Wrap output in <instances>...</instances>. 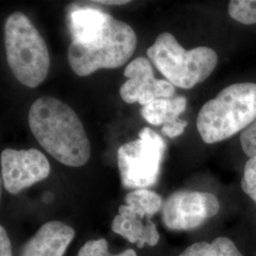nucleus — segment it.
Segmentation results:
<instances>
[{
    "label": "nucleus",
    "instance_id": "obj_2",
    "mask_svg": "<svg viewBox=\"0 0 256 256\" xmlns=\"http://www.w3.org/2000/svg\"><path fill=\"white\" fill-rule=\"evenodd\" d=\"M256 120V84L238 82L225 88L207 102L196 120L206 144H216L245 130Z\"/></svg>",
    "mask_w": 256,
    "mask_h": 256
},
{
    "label": "nucleus",
    "instance_id": "obj_1",
    "mask_svg": "<svg viewBox=\"0 0 256 256\" xmlns=\"http://www.w3.org/2000/svg\"><path fill=\"white\" fill-rule=\"evenodd\" d=\"M28 126L42 148L62 164L80 167L92 155L86 132L78 115L68 104L52 96L32 102Z\"/></svg>",
    "mask_w": 256,
    "mask_h": 256
},
{
    "label": "nucleus",
    "instance_id": "obj_13",
    "mask_svg": "<svg viewBox=\"0 0 256 256\" xmlns=\"http://www.w3.org/2000/svg\"><path fill=\"white\" fill-rule=\"evenodd\" d=\"M187 99L184 96L158 99L142 108V116L152 126L170 124L180 120L186 110Z\"/></svg>",
    "mask_w": 256,
    "mask_h": 256
},
{
    "label": "nucleus",
    "instance_id": "obj_9",
    "mask_svg": "<svg viewBox=\"0 0 256 256\" xmlns=\"http://www.w3.org/2000/svg\"><path fill=\"white\" fill-rule=\"evenodd\" d=\"M124 74L128 80L122 84L120 95L128 104L138 102L146 106L158 99L174 96V86L167 80L156 79L151 61L146 57H138L129 63Z\"/></svg>",
    "mask_w": 256,
    "mask_h": 256
},
{
    "label": "nucleus",
    "instance_id": "obj_23",
    "mask_svg": "<svg viewBox=\"0 0 256 256\" xmlns=\"http://www.w3.org/2000/svg\"><path fill=\"white\" fill-rule=\"evenodd\" d=\"M111 256H138L137 252L134 250H132V248H128L126 250H124V252H120V254H112Z\"/></svg>",
    "mask_w": 256,
    "mask_h": 256
},
{
    "label": "nucleus",
    "instance_id": "obj_6",
    "mask_svg": "<svg viewBox=\"0 0 256 256\" xmlns=\"http://www.w3.org/2000/svg\"><path fill=\"white\" fill-rule=\"evenodd\" d=\"M165 149L164 140L149 128H142L137 140L120 146L117 158L124 187L138 190L155 185Z\"/></svg>",
    "mask_w": 256,
    "mask_h": 256
},
{
    "label": "nucleus",
    "instance_id": "obj_5",
    "mask_svg": "<svg viewBox=\"0 0 256 256\" xmlns=\"http://www.w3.org/2000/svg\"><path fill=\"white\" fill-rule=\"evenodd\" d=\"M137 42L134 30L110 14L101 36L95 41L86 45L70 43L68 60L74 74L86 77L101 68L124 66L134 54Z\"/></svg>",
    "mask_w": 256,
    "mask_h": 256
},
{
    "label": "nucleus",
    "instance_id": "obj_20",
    "mask_svg": "<svg viewBox=\"0 0 256 256\" xmlns=\"http://www.w3.org/2000/svg\"><path fill=\"white\" fill-rule=\"evenodd\" d=\"M188 126V122L184 120H178L170 124H165L162 126V132L165 136L169 138H176L180 136L184 132V129Z\"/></svg>",
    "mask_w": 256,
    "mask_h": 256
},
{
    "label": "nucleus",
    "instance_id": "obj_8",
    "mask_svg": "<svg viewBox=\"0 0 256 256\" xmlns=\"http://www.w3.org/2000/svg\"><path fill=\"white\" fill-rule=\"evenodd\" d=\"M1 176L6 191L16 194L50 174V164L39 150L12 148L1 153Z\"/></svg>",
    "mask_w": 256,
    "mask_h": 256
},
{
    "label": "nucleus",
    "instance_id": "obj_17",
    "mask_svg": "<svg viewBox=\"0 0 256 256\" xmlns=\"http://www.w3.org/2000/svg\"><path fill=\"white\" fill-rule=\"evenodd\" d=\"M241 187L256 204V156L250 158L245 165Z\"/></svg>",
    "mask_w": 256,
    "mask_h": 256
},
{
    "label": "nucleus",
    "instance_id": "obj_22",
    "mask_svg": "<svg viewBox=\"0 0 256 256\" xmlns=\"http://www.w3.org/2000/svg\"><path fill=\"white\" fill-rule=\"evenodd\" d=\"M94 3L96 4H106V5H124V4H128L130 1H126V0H108V1H106V0H101V1H93Z\"/></svg>",
    "mask_w": 256,
    "mask_h": 256
},
{
    "label": "nucleus",
    "instance_id": "obj_16",
    "mask_svg": "<svg viewBox=\"0 0 256 256\" xmlns=\"http://www.w3.org/2000/svg\"><path fill=\"white\" fill-rule=\"evenodd\" d=\"M230 16L244 25L256 24V0L230 1L228 8Z\"/></svg>",
    "mask_w": 256,
    "mask_h": 256
},
{
    "label": "nucleus",
    "instance_id": "obj_15",
    "mask_svg": "<svg viewBox=\"0 0 256 256\" xmlns=\"http://www.w3.org/2000/svg\"><path fill=\"white\" fill-rule=\"evenodd\" d=\"M178 256H243V254L230 238H218L212 243H194L186 248Z\"/></svg>",
    "mask_w": 256,
    "mask_h": 256
},
{
    "label": "nucleus",
    "instance_id": "obj_19",
    "mask_svg": "<svg viewBox=\"0 0 256 256\" xmlns=\"http://www.w3.org/2000/svg\"><path fill=\"white\" fill-rule=\"evenodd\" d=\"M240 142L245 154L252 158L256 156V120L241 134Z\"/></svg>",
    "mask_w": 256,
    "mask_h": 256
},
{
    "label": "nucleus",
    "instance_id": "obj_18",
    "mask_svg": "<svg viewBox=\"0 0 256 256\" xmlns=\"http://www.w3.org/2000/svg\"><path fill=\"white\" fill-rule=\"evenodd\" d=\"M108 243L106 239L90 240L82 246L78 256H111Z\"/></svg>",
    "mask_w": 256,
    "mask_h": 256
},
{
    "label": "nucleus",
    "instance_id": "obj_21",
    "mask_svg": "<svg viewBox=\"0 0 256 256\" xmlns=\"http://www.w3.org/2000/svg\"><path fill=\"white\" fill-rule=\"evenodd\" d=\"M0 256H12V244L3 226L0 227Z\"/></svg>",
    "mask_w": 256,
    "mask_h": 256
},
{
    "label": "nucleus",
    "instance_id": "obj_14",
    "mask_svg": "<svg viewBox=\"0 0 256 256\" xmlns=\"http://www.w3.org/2000/svg\"><path fill=\"white\" fill-rule=\"evenodd\" d=\"M126 205L142 218H151L162 209L164 203L160 196L148 189H138L126 194Z\"/></svg>",
    "mask_w": 256,
    "mask_h": 256
},
{
    "label": "nucleus",
    "instance_id": "obj_12",
    "mask_svg": "<svg viewBox=\"0 0 256 256\" xmlns=\"http://www.w3.org/2000/svg\"><path fill=\"white\" fill-rule=\"evenodd\" d=\"M108 14L94 8H78L70 12L68 22L74 43L90 44L101 36Z\"/></svg>",
    "mask_w": 256,
    "mask_h": 256
},
{
    "label": "nucleus",
    "instance_id": "obj_3",
    "mask_svg": "<svg viewBox=\"0 0 256 256\" xmlns=\"http://www.w3.org/2000/svg\"><path fill=\"white\" fill-rule=\"evenodd\" d=\"M7 62L14 77L27 88H37L46 80L50 54L46 42L30 20L21 12L6 19L4 27Z\"/></svg>",
    "mask_w": 256,
    "mask_h": 256
},
{
    "label": "nucleus",
    "instance_id": "obj_11",
    "mask_svg": "<svg viewBox=\"0 0 256 256\" xmlns=\"http://www.w3.org/2000/svg\"><path fill=\"white\" fill-rule=\"evenodd\" d=\"M119 214L112 221V230L126 238L138 248L144 245L154 247L160 240V234L155 223L149 218H142L131 210L128 205H120Z\"/></svg>",
    "mask_w": 256,
    "mask_h": 256
},
{
    "label": "nucleus",
    "instance_id": "obj_4",
    "mask_svg": "<svg viewBox=\"0 0 256 256\" xmlns=\"http://www.w3.org/2000/svg\"><path fill=\"white\" fill-rule=\"evenodd\" d=\"M147 56L156 68L174 86L190 90L204 82L216 68L218 57L207 46L185 50L172 34L162 32L152 46L147 48Z\"/></svg>",
    "mask_w": 256,
    "mask_h": 256
},
{
    "label": "nucleus",
    "instance_id": "obj_7",
    "mask_svg": "<svg viewBox=\"0 0 256 256\" xmlns=\"http://www.w3.org/2000/svg\"><path fill=\"white\" fill-rule=\"evenodd\" d=\"M220 209V202L212 194L178 191L164 203L162 221L166 228L173 230L196 229L214 216Z\"/></svg>",
    "mask_w": 256,
    "mask_h": 256
},
{
    "label": "nucleus",
    "instance_id": "obj_10",
    "mask_svg": "<svg viewBox=\"0 0 256 256\" xmlns=\"http://www.w3.org/2000/svg\"><path fill=\"white\" fill-rule=\"evenodd\" d=\"M75 236V230L61 221L42 225L22 250L20 256H63Z\"/></svg>",
    "mask_w": 256,
    "mask_h": 256
}]
</instances>
